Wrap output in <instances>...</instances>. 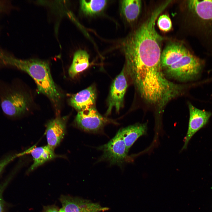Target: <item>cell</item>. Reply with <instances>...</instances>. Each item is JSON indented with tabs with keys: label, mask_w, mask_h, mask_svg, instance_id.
<instances>
[{
	"label": "cell",
	"mask_w": 212,
	"mask_h": 212,
	"mask_svg": "<svg viewBox=\"0 0 212 212\" xmlns=\"http://www.w3.org/2000/svg\"><path fill=\"white\" fill-rule=\"evenodd\" d=\"M165 9L160 5L148 18L122 42L125 63L123 67L141 97L151 99L161 97L172 89L162 69L160 58L163 38L157 32L155 22Z\"/></svg>",
	"instance_id": "cell-1"
},
{
	"label": "cell",
	"mask_w": 212,
	"mask_h": 212,
	"mask_svg": "<svg viewBox=\"0 0 212 212\" xmlns=\"http://www.w3.org/2000/svg\"><path fill=\"white\" fill-rule=\"evenodd\" d=\"M0 63L25 72L34 81L39 92L54 103L59 102L60 94L52 78L47 62L37 59H18L0 49Z\"/></svg>",
	"instance_id": "cell-2"
},
{
	"label": "cell",
	"mask_w": 212,
	"mask_h": 212,
	"mask_svg": "<svg viewBox=\"0 0 212 212\" xmlns=\"http://www.w3.org/2000/svg\"><path fill=\"white\" fill-rule=\"evenodd\" d=\"M203 66V62L189 51L177 62L163 71L167 78L187 82L198 78Z\"/></svg>",
	"instance_id": "cell-3"
},
{
	"label": "cell",
	"mask_w": 212,
	"mask_h": 212,
	"mask_svg": "<svg viewBox=\"0 0 212 212\" xmlns=\"http://www.w3.org/2000/svg\"><path fill=\"white\" fill-rule=\"evenodd\" d=\"M0 104L5 115L15 117L22 115L28 110L29 101L25 94L11 87L1 94Z\"/></svg>",
	"instance_id": "cell-4"
},
{
	"label": "cell",
	"mask_w": 212,
	"mask_h": 212,
	"mask_svg": "<svg viewBox=\"0 0 212 212\" xmlns=\"http://www.w3.org/2000/svg\"><path fill=\"white\" fill-rule=\"evenodd\" d=\"M75 122L82 130L94 133L101 131L107 124L115 123L101 115L94 107L79 111L75 117Z\"/></svg>",
	"instance_id": "cell-5"
},
{
	"label": "cell",
	"mask_w": 212,
	"mask_h": 212,
	"mask_svg": "<svg viewBox=\"0 0 212 212\" xmlns=\"http://www.w3.org/2000/svg\"><path fill=\"white\" fill-rule=\"evenodd\" d=\"M103 152L99 160L108 161L111 165L120 166L127 158L125 143L119 131L107 143L98 147Z\"/></svg>",
	"instance_id": "cell-6"
},
{
	"label": "cell",
	"mask_w": 212,
	"mask_h": 212,
	"mask_svg": "<svg viewBox=\"0 0 212 212\" xmlns=\"http://www.w3.org/2000/svg\"><path fill=\"white\" fill-rule=\"evenodd\" d=\"M125 73L123 67L112 83L108 99L106 115L110 114L113 108L118 112L123 106L124 97L127 87Z\"/></svg>",
	"instance_id": "cell-7"
},
{
	"label": "cell",
	"mask_w": 212,
	"mask_h": 212,
	"mask_svg": "<svg viewBox=\"0 0 212 212\" xmlns=\"http://www.w3.org/2000/svg\"><path fill=\"white\" fill-rule=\"evenodd\" d=\"M59 199L65 212H100L109 209L98 203L78 197L62 195Z\"/></svg>",
	"instance_id": "cell-8"
},
{
	"label": "cell",
	"mask_w": 212,
	"mask_h": 212,
	"mask_svg": "<svg viewBox=\"0 0 212 212\" xmlns=\"http://www.w3.org/2000/svg\"><path fill=\"white\" fill-rule=\"evenodd\" d=\"M189 118L188 128L182 150L186 149L188 143L194 135L204 127L208 122L211 113L204 110L198 109L189 103Z\"/></svg>",
	"instance_id": "cell-9"
},
{
	"label": "cell",
	"mask_w": 212,
	"mask_h": 212,
	"mask_svg": "<svg viewBox=\"0 0 212 212\" xmlns=\"http://www.w3.org/2000/svg\"><path fill=\"white\" fill-rule=\"evenodd\" d=\"M187 3L189 9L198 19L201 27H209L212 24V0H191Z\"/></svg>",
	"instance_id": "cell-10"
},
{
	"label": "cell",
	"mask_w": 212,
	"mask_h": 212,
	"mask_svg": "<svg viewBox=\"0 0 212 212\" xmlns=\"http://www.w3.org/2000/svg\"><path fill=\"white\" fill-rule=\"evenodd\" d=\"M66 118L57 117L47 124L46 138L47 145L54 150L60 143L65 132Z\"/></svg>",
	"instance_id": "cell-11"
},
{
	"label": "cell",
	"mask_w": 212,
	"mask_h": 212,
	"mask_svg": "<svg viewBox=\"0 0 212 212\" xmlns=\"http://www.w3.org/2000/svg\"><path fill=\"white\" fill-rule=\"evenodd\" d=\"M189 51L181 43L172 42L162 51L160 62L163 70L175 63Z\"/></svg>",
	"instance_id": "cell-12"
},
{
	"label": "cell",
	"mask_w": 212,
	"mask_h": 212,
	"mask_svg": "<svg viewBox=\"0 0 212 212\" xmlns=\"http://www.w3.org/2000/svg\"><path fill=\"white\" fill-rule=\"evenodd\" d=\"M96 97V90L91 86L72 95L69 99V103L79 111L94 107Z\"/></svg>",
	"instance_id": "cell-13"
},
{
	"label": "cell",
	"mask_w": 212,
	"mask_h": 212,
	"mask_svg": "<svg viewBox=\"0 0 212 212\" xmlns=\"http://www.w3.org/2000/svg\"><path fill=\"white\" fill-rule=\"evenodd\" d=\"M147 130L146 123H136L120 130L128 152L137 140L146 134Z\"/></svg>",
	"instance_id": "cell-14"
},
{
	"label": "cell",
	"mask_w": 212,
	"mask_h": 212,
	"mask_svg": "<svg viewBox=\"0 0 212 212\" xmlns=\"http://www.w3.org/2000/svg\"><path fill=\"white\" fill-rule=\"evenodd\" d=\"M31 153L34 160V163L29 169V172L57 156L54 150L48 145L34 148L21 154L22 155L24 153Z\"/></svg>",
	"instance_id": "cell-15"
},
{
	"label": "cell",
	"mask_w": 212,
	"mask_h": 212,
	"mask_svg": "<svg viewBox=\"0 0 212 212\" xmlns=\"http://www.w3.org/2000/svg\"><path fill=\"white\" fill-rule=\"evenodd\" d=\"M90 65L89 55L86 51L79 50L74 54L69 69V76L74 78L77 74L86 69Z\"/></svg>",
	"instance_id": "cell-16"
},
{
	"label": "cell",
	"mask_w": 212,
	"mask_h": 212,
	"mask_svg": "<svg viewBox=\"0 0 212 212\" xmlns=\"http://www.w3.org/2000/svg\"><path fill=\"white\" fill-rule=\"evenodd\" d=\"M121 10L123 16L129 22L135 21L141 10L142 2L140 0H125L121 2Z\"/></svg>",
	"instance_id": "cell-17"
},
{
	"label": "cell",
	"mask_w": 212,
	"mask_h": 212,
	"mask_svg": "<svg viewBox=\"0 0 212 212\" xmlns=\"http://www.w3.org/2000/svg\"><path fill=\"white\" fill-rule=\"evenodd\" d=\"M80 8L85 15H92L98 14L105 8L107 3L106 0H81Z\"/></svg>",
	"instance_id": "cell-18"
},
{
	"label": "cell",
	"mask_w": 212,
	"mask_h": 212,
	"mask_svg": "<svg viewBox=\"0 0 212 212\" xmlns=\"http://www.w3.org/2000/svg\"><path fill=\"white\" fill-rule=\"evenodd\" d=\"M158 25L162 31L167 32L169 31L172 27L171 20L169 17L166 15H162L159 17Z\"/></svg>",
	"instance_id": "cell-19"
},
{
	"label": "cell",
	"mask_w": 212,
	"mask_h": 212,
	"mask_svg": "<svg viewBox=\"0 0 212 212\" xmlns=\"http://www.w3.org/2000/svg\"><path fill=\"white\" fill-rule=\"evenodd\" d=\"M12 174L0 185V212H4L5 203L3 197L4 190L12 177Z\"/></svg>",
	"instance_id": "cell-20"
},
{
	"label": "cell",
	"mask_w": 212,
	"mask_h": 212,
	"mask_svg": "<svg viewBox=\"0 0 212 212\" xmlns=\"http://www.w3.org/2000/svg\"><path fill=\"white\" fill-rule=\"evenodd\" d=\"M19 155V154H10L0 160V175L7 166Z\"/></svg>",
	"instance_id": "cell-21"
},
{
	"label": "cell",
	"mask_w": 212,
	"mask_h": 212,
	"mask_svg": "<svg viewBox=\"0 0 212 212\" xmlns=\"http://www.w3.org/2000/svg\"><path fill=\"white\" fill-rule=\"evenodd\" d=\"M59 210L57 207L53 205L44 206L42 212H58Z\"/></svg>",
	"instance_id": "cell-22"
},
{
	"label": "cell",
	"mask_w": 212,
	"mask_h": 212,
	"mask_svg": "<svg viewBox=\"0 0 212 212\" xmlns=\"http://www.w3.org/2000/svg\"><path fill=\"white\" fill-rule=\"evenodd\" d=\"M2 3L0 2V11L3 9L4 7Z\"/></svg>",
	"instance_id": "cell-23"
},
{
	"label": "cell",
	"mask_w": 212,
	"mask_h": 212,
	"mask_svg": "<svg viewBox=\"0 0 212 212\" xmlns=\"http://www.w3.org/2000/svg\"><path fill=\"white\" fill-rule=\"evenodd\" d=\"M58 212H65L64 209L62 207L59 210Z\"/></svg>",
	"instance_id": "cell-24"
}]
</instances>
